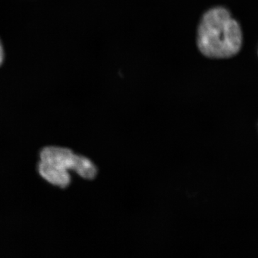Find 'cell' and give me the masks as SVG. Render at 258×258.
I'll list each match as a JSON object with an SVG mask.
<instances>
[{
	"label": "cell",
	"mask_w": 258,
	"mask_h": 258,
	"mask_svg": "<svg viewBox=\"0 0 258 258\" xmlns=\"http://www.w3.org/2000/svg\"><path fill=\"white\" fill-rule=\"evenodd\" d=\"M240 25L225 8L207 12L198 28V45L204 55L212 58L234 56L242 45Z\"/></svg>",
	"instance_id": "cell-1"
},
{
	"label": "cell",
	"mask_w": 258,
	"mask_h": 258,
	"mask_svg": "<svg viewBox=\"0 0 258 258\" xmlns=\"http://www.w3.org/2000/svg\"><path fill=\"white\" fill-rule=\"evenodd\" d=\"M39 160L63 171H74L83 179H94L98 173V169L92 161L84 156L75 154L68 148L57 146L42 148L39 154Z\"/></svg>",
	"instance_id": "cell-2"
},
{
	"label": "cell",
	"mask_w": 258,
	"mask_h": 258,
	"mask_svg": "<svg viewBox=\"0 0 258 258\" xmlns=\"http://www.w3.org/2000/svg\"><path fill=\"white\" fill-rule=\"evenodd\" d=\"M37 170L40 177L52 186L64 189L71 184V176L69 171L62 170L46 162L39 160Z\"/></svg>",
	"instance_id": "cell-3"
},
{
	"label": "cell",
	"mask_w": 258,
	"mask_h": 258,
	"mask_svg": "<svg viewBox=\"0 0 258 258\" xmlns=\"http://www.w3.org/2000/svg\"><path fill=\"white\" fill-rule=\"evenodd\" d=\"M5 59V50L3 44L0 42V66L3 64Z\"/></svg>",
	"instance_id": "cell-4"
}]
</instances>
